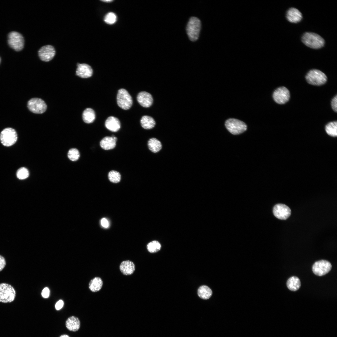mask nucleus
Here are the masks:
<instances>
[{
	"mask_svg": "<svg viewBox=\"0 0 337 337\" xmlns=\"http://www.w3.org/2000/svg\"><path fill=\"white\" fill-rule=\"evenodd\" d=\"M303 42L306 46L313 49H319L324 46V39L319 35L313 32L305 33L302 37Z\"/></svg>",
	"mask_w": 337,
	"mask_h": 337,
	"instance_id": "f257e3e1",
	"label": "nucleus"
},
{
	"mask_svg": "<svg viewBox=\"0 0 337 337\" xmlns=\"http://www.w3.org/2000/svg\"><path fill=\"white\" fill-rule=\"evenodd\" d=\"M201 28L200 19L196 17H192L189 19L186 30L190 40L193 42L197 40L199 37Z\"/></svg>",
	"mask_w": 337,
	"mask_h": 337,
	"instance_id": "f03ea898",
	"label": "nucleus"
},
{
	"mask_svg": "<svg viewBox=\"0 0 337 337\" xmlns=\"http://www.w3.org/2000/svg\"><path fill=\"white\" fill-rule=\"evenodd\" d=\"M305 79L309 84L317 86L325 84L327 80V77L325 73L317 69L310 71L306 75Z\"/></svg>",
	"mask_w": 337,
	"mask_h": 337,
	"instance_id": "7ed1b4c3",
	"label": "nucleus"
},
{
	"mask_svg": "<svg viewBox=\"0 0 337 337\" xmlns=\"http://www.w3.org/2000/svg\"><path fill=\"white\" fill-rule=\"evenodd\" d=\"M16 294L15 290L12 286L6 283L0 284V302L7 303L13 301Z\"/></svg>",
	"mask_w": 337,
	"mask_h": 337,
	"instance_id": "20e7f679",
	"label": "nucleus"
},
{
	"mask_svg": "<svg viewBox=\"0 0 337 337\" xmlns=\"http://www.w3.org/2000/svg\"><path fill=\"white\" fill-rule=\"evenodd\" d=\"M225 125L228 131L234 135L241 134L247 129V126L244 122L235 119H228L225 122Z\"/></svg>",
	"mask_w": 337,
	"mask_h": 337,
	"instance_id": "39448f33",
	"label": "nucleus"
},
{
	"mask_svg": "<svg viewBox=\"0 0 337 337\" xmlns=\"http://www.w3.org/2000/svg\"><path fill=\"white\" fill-rule=\"evenodd\" d=\"M17 138L16 132L11 128H7L3 129L0 134V140L4 146L9 147L14 144Z\"/></svg>",
	"mask_w": 337,
	"mask_h": 337,
	"instance_id": "423d86ee",
	"label": "nucleus"
},
{
	"mask_svg": "<svg viewBox=\"0 0 337 337\" xmlns=\"http://www.w3.org/2000/svg\"><path fill=\"white\" fill-rule=\"evenodd\" d=\"M117 101L118 105L125 110L129 109L132 105L131 96L125 89L119 90L117 96Z\"/></svg>",
	"mask_w": 337,
	"mask_h": 337,
	"instance_id": "0eeeda50",
	"label": "nucleus"
},
{
	"mask_svg": "<svg viewBox=\"0 0 337 337\" xmlns=\"http://www.w3.org/2000/svg\"><path fill=\"white\" fill-rule=\"evenodd\" d=\"M8 42L9 46L17 51H21L24 47V38L21 34L17 32H12L9 34Z\"/></svg>",
	"mask_w": 337,
	"mask_h": 337,
	"instance_id": "6e6552de",
	"label": "nucleus"
},
{
	"mask_svg": "<svg viewBox=\"0 0 337 337\" xmlns=\"http://www.w3.org/2000/svg\"><path fill=\"white\" fill-rule=\"evenodd\" d=\"M27 107L31 112L37 114L43 113L47 109V105L44 101L37 98L30 99L28 102Z\"/></svg>",
	"mask_w": 337,
	"mask_h": 337,
	"instance_id": "1a4fd4ad",
	"label": "nucleus"
},
{
	"mask_svg": "<svg viewBox=\"0 0 337 337\" xmlns=\"http://www.w3.org/2000/svg\"><path fill=\"white\" fill-rule=\"evenodd\" d=\"M332 265L329 261L321 260L316 261L312 266V271L316 275L321 276L328 273L331 270Z\"/></svg>",
	"mask_w": 337,
	"mask_h": 337,
	"instance_id": "9d476101",
	"label": "nucleus"
},
{
	"mask_svg": "<svg viewBox=\"0 0 337 337\" xmlns=\"http://www.w3.org/2000/svg\"><path fill=\"white\" fill-rule=\"evenodd\" d=\"M273 97L274 100L279 104L287 102L290 97L289 90L286 87L281 86L277 88L274 92Z\"/></svg>",
	"mask_w": 337,
	"mask_h": 337,
	"instance_id": "9b49d317",
	"label": "nucleus"
},
{
	"mask_svg": "<svg viewBox=\"0 0 337 337\" xmlns=\"http://www.w3.org/2000/svg\"><path fill=\"white\" fill-rule=\"evenodd\" d=\"M273 213L277 218L281 220H286L291 215V211L287 206L283 204L276 205L273 208Z\"/></svg>",
	"mask_w": 337,
	"mask_h": 337,
	"instance_id": "f8f14e48",
	"label": "nucleus"
},
{
	"mask_svg": "<svg viewBox=\"0 0 337 337\" xmlns=\"http://www.w3.org/2000/svg\"><path fill=\"white\" fill-rule=\"evenodd\" d=\"M54 47L50 45H46L42 47L38 51L40 58L43 61L47 62L51 60L55 54Z\"/></svg>",
	"mask_w": 337,
	"mask_h": 337,
	"instance_id": "ddd939ff",
	"label": "nucleus"
},
{
	"mask_svg": "<svg viewBox=\"0 0 337 337\" xmlns=\"http://www.w3.org/2000/svg\"><path fill=\"white\" fill-rule=\"evenodd\" d=\"M76 75L82 78H87L91 77L93 74V70L89 65L85 63H77Z\"/></svg>",
	"mask_w": 337,
	"mask_h": 337,
	"instance_id": "4468645a",
	"label": "nucleus"
},
{
	"mask_svg": "<svg viewBox=\"0 0 337 337\" xmlns=\"http://www.w3.org/2000/svg\"><path fill=\"white\" fill-rule=\"evenodd\" d=\"M137 99L139 104L144 107H149L153 102V99L151 95L145 91L139 92L137 95Z\"/></svg>",
	"mask_w": 337,
	"mask_h": 337,
	"instance_id": "2eb2a0df",
	"label": "nucleus"
},
{
	"mask_svg": "<svg viewBox=\"0 0 337 337\" xmlns=\"http://www.w3.org/2000/svg\"><path fill=\"white\" fill-rule=\"evenodd\" d=\"M121 273L125 276L132 275L134 272L135 266L134 263L131 261L126 260L123 261L119 266Z\"/></svg>",
	"mask_w": 337,
	"mask_h": 337,
	"instance_id": "dca6fc26",
	"label": "nucleus"
},
{
	"mask_svg": "<svg viewBox=\"0 0 337 337\" xmlns=\"http://www.w3.org/2000/svg\"><path fill=\"white\" fill-rule=\"evenodd\" d=\"M117 140V138L114 135H112L111 137H105L100 141V146L105 150L113 149L116 146Z\"/></svg>",
	"mask_w": 337,
	"mask_h": 337,
	"instance_id": "f3484780",
	"label": "nucleus"
},
{
	"mask_svg": "<svg viewBox=\"0 0 337 337\" xmlns=\"http://www.w3.org/2000/svg\"><path fill=\"white\" fill-rule=\"evenodd\" d=\"M286 17L289 22L292 23H297L301 20L302 16L301 13L298 10L292 7L287 11Z\"/></svg>",
	"mask_w": 337,
	"mask_h": 337,
	"instance_id": "a211bd4d",
	"label": "nucleus"
},
{
	"mask_svg": "<svg viewBox=\"0 0 337 337\" xmlns=\"http://www.w3.org/2000/svg\"><path fill=\"white\" fill-rule=\"evenodd\" d=\"M105 125L107 129L113 132H117L120 128V123L119 120L112 116L108 118L105 121Z\"/></svg>",
	"mask_w": 337,
	"mask_h": 337,
	"instance_id": "6ab92c4d",
	"label": "nucleus"
},
{
	"mask_svg": "<svg viewBox=\"0 0 337 337\" xmlns=\"http://www.w3.org/2000/svg\"><path fill=\"white\" fill-rule=\"evenodd\" d=\"M66 326L69 330L75 332L79 329L80 327V322L77 317L71 316L69 317L66 322Z\"/></svg>",
	"mask_w": 337,
	"mask_h": 337,
	"instance_id": "aec40b11",
	"label": "nucleus"
},
{
	"mask_svg": "<svg viewBox=\"0 0 337 337\" xmlns=\"http://www.w3.org/2000/svg\"><path fill=\"white\" fill-rule=\"evenodd\" d=\"M103 282L101 278L96 277L90 280L89 284V288L93 292L99 291L102 288Z\"/></svg>",
	"mask_w": 337,
	"mask_h": 337,
	"instance_id": "412c9836",
	"label": "nucleus"
},
{
	"mask_svg": "<svg viewBox=\"0 0 337 337\" xmlns=\"http://www.w3.org/2000/svg\"><path fill=\"white\" fill-rule=\"evenodd\" d=\"M148 146L149 149L154 153L159 151L162 147L161 142L155 138L149 139L148 142Z\"/></svg>",
	"mask_w": 337,
	"mask_h": 337,
	"instance_id": "4be33fe9",
	"label": "nucleus"
},
{
	"mask_svg": "<svg viewBox=\"0 0 337 337\" xmlns=\"http://www.w3.org/2000/svg\"><path fill=\"white\" fill-rule=\"evenodd\" d=\"M286 285L288 288L291 291H295L298 290L301 286L300 279L296 276H292L287 280Z\"/></svg>",
	"mask_w": 337,
	"mask_h": 337,
	"instance_id": "5701e85b",
	"label": "nucleus"
},
{
	"mask_svg": "<svg viewBox=\"0 0 337 337\" xmlns=\"http://www.w3.org/2000/svg\"><path fill=\"white\" fill-rule=\"evenodd\" d=\"M140 124L143 128L148 129H151L154 127L155 122L151 117L144 115L141 119Z\"/></svg>",
	"mask_w": 337,
	"mask_h": 337,
	"instance_id": "b1692460",
	"label": "nucleus"
},
{
	"mask_svg": "<svg viewBox=\"0 0 337 337\" xmlns=\"http://www.w3.org/2000/svg\"><path fill=\"white\" fill-rule=\"evenodd\" d=\"M95 117V111L90 108L86 109L83 113V119L85 123L90 124L92 123L94 121Z\"/></svg>",
	"mask_w": 337,
	"mask_h": 337,
	"instance_id": "393cba45",
	"label": "nucleus"
},
{
	"mask_svg": "<svg viewBox=\"0 0 337 337\" xmlns=\"http://www.w3.org/2000/svg\"><path fill=\"white\" fill-rule=\"evenodd\" d=\"M198 294L201 298L207 300L211 297L212 294V291L208 286L203 285L200 287L198 289Z\"/></svg>",
	"mask_w": 337,
	"mask_h": 337,
	"instance_id": "a878e982",
	"label": "nucleus"
},
{
	"mask_svg": "<svg viewBox=\"0 0 337 337\" xmlns=\"http://www.w3.org/2000/svg\"><path fill=\"white\" fill-rule=\"evenodd\" d=\"M325 130L327 134L332 137H336L337 135V121L330 122L327 124L325 127Z\"/></svg>",
	"mask_w": 337,
	"mask_h": 337,
	"instance_id": "bb28decb",
	"label": "nucleus"
},
{
	"mask_svg": "<svg viewBox=\"0 0 337 337\" xmlns=\"http://www.w3.org/2000/svg\"><path fill=\"white\" fill-rule=\"evenodd\" d=\"M147 247L149 252L153 253L159 251L161 248V245L158 241H154L149 243Z\"/></svg>",
	"mask_w": 337,
	"mask_h": 337,
	"instance_id": "cd10ccee",
	"label": "nucleus"
},
{
	"mask_svg": "<svg viewBox=\"0 0 337 337\" xmlns=\"http://www.w3.org/2000/svg\"><path fill=\"white\" fill-rule=\"evenodd\" d=\"M121 175L118 172L115 170L110 171L108 174L109 180L111 182L117 183L120 182L121 179Z\"/></svg>",
	"mask_w": 337,
	"mask_h": 337,
	"instance_id": "c85d7f7f",
	"label": "nucleus"
},
{
	"mask_svg": "<svg viewBox=\"0 0 337 337\" xmlns=\"http://www.w3.org/2000/svg\"><path fill=\"white\" fill-rule=\"evenodd\" d=\"M80 156L79 151L76 149L72 148L70 149L68 153V157L69 159L73 161L78 160Z\"/></svg>",
	"mask_w": 337,
	"mask_h": 337,
	"instance_id": "c756f323",
	"label": "nucleus"
},
{
	"mask_svg": "<svg viewBox=\"0 0 337 337\" xmlns=\"http://www.w3.org/2000/svg\"><path fill=\"white\" fill-rule=\"evenodd\" d=\"M16 175L19 179H24L28 177L29 172L27 168L24 167H22L17 170Z\"/></svg>",
	"mask_w": 337,
	"mask_h": 337,
	"instance_id": "7c9ffc66",
	"label": "nucleus"
},
{
	"mask_svg": "<svg viewBox=\"0 0 337 337\" xmlns=\"http://www.w3.org/2000/svg\"><path fill=\"white\" fill-rule=\"evenodd\" d=\"M117 17L115 13L110 12L107 13L105 16L104 21L108 24H112L116 21Z\"/></svg>",
	"mask_w": 337,
	"mask_h": 337,
	"instance_id": "2f4dec72",
	"label": "nucleus"
},
{
	"mask_svg": "<svg viewBox=\"0 0 337 337\" xmlns=\"http://www.w3.org/2000/svg\"><path fill=\"white\" fill-rule=\"evenodd\" d=\"M331 105L333 110L335 112H337V95L334 97L331 101Z\"/></svg>",
	"mask_w": 337,
	"mask_h": 337,
	"instance_id": "473e14b6",
	"label": "nucleus"
},
{
	"mask_svg": "<svg viewBox=\"0 0 337 337\" xmlns=\"http://www.w3.org/2000/svg\"><path fill=\"white\" fill-rule=\"evenodd\" d=\"M50 294V291L47 287H45L42 290V296L45 298L48 297Z\"/></svg>",
	"mask_w": 337,
	"mask_h": 337,
	"instance_id": "72a5a7b5",
	"label": "nucleus"
},
{
	"mask_svg": "<svg viewBox=\"0 0 337 337\" xmlns=\"http://www.w3.org/2000/svg\"><path fill=\"white\" fill-rule=\"evenodd\" d=\"M6 264L5 259L3 256L0 255V271H1L5 267Z\"/></svg>",
	"mask_w": 337,
	"mask_h": 337,
	"instance_id": "f704fd0d",
	"label": "nucleus"
},
{
	"mask_svg": "<svg viewBox=\"0 0 337 337\" xmlns=\"http://www.w3.org/2000/svg\"><path fill=\"white\" fill-rule=\"evenodd\" d=\"M101 224L102 226L105 228H107L109 225L108 221L106 218H103L101 220Z\"/></svg>",
	"mask_w": 337,
	"mask_h": 337,
	"instance_id": "c9c22d12",
	"label": "nucleus"
},
{
	"mask_svg": "<svg viewBox=\"0 0 337 337\" xmlns=\"http://www.w3.org/2000/svg\"><path fill=\"white\" fill-rule=\"evenodd\" d=\"M64 302L62 300H59L56 304L55 308L57 310H60L63 306Z\"/></svg>",
	"mask_w": 337,
	"mask_h": 337,
	"instance_id": "e433bc0d",
	"label": "nucleus"
},
{
	"mask_svg": "<svg viewBox=\"0 0 337 337\" xmlns=\"http://www.w3.org/2000/svg\"><path fill=\"white\" fill-rule=\"evenodd\" d=\"M59 337H70L69 336L66 335H62L60 336Z\"/></svg>",
	"mask_w": 337,
	"mask_h": 337,
	"instance_id": "4c0bfd02",
	"label": "nucleus"
},
{
	"mask_svg": "<svg viewBox=\"0 0 337 337\" xmlns=\"http://www.w3.org/2000/svg\"><path fill=\"white\" fill-rule=\"evenodd\" d=\"M103 1V2H112L113 1L111 0H103V1Z\"/></svg>",
	"mask_w": 337,
	"mask_h": 337,
	"instance_id": "58836bf2",
	"label": "nucleus"
},
{
	"mask_svg": "<svg viewBox=\"0 0 337 337\" xmlns=\"http://www.w3.org/2000/svg\"></svg>",
	"mask_w": 337,
	"mask_h": 337,
	"instance_id": "ea45409f",
	"label": "nucleus"
}]
</instances>
